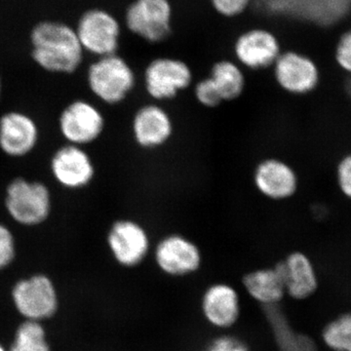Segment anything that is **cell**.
I'll list each match as a JSON object with an SVG mask.
<instances>
[{"mask_svg": "<svg viewBox=\"0 0 351 351\" xmlns=\"http://www.w3.org/2000/svg\"><path fill=\"white\" fill-rule=\"evenodd\" d=\"M32 58L39 68L55 75H73L82 66L83 49L77 34L68 25L43 23L32 34Z\"/></svg>", "mask_w": 351, "mask_h": 351, "instance_id": "obj_1", "label": "cell"}, {"mask_svg": "<svg viewBox=\"0 0 351 351\" xmlns=\"http://www.w3.org/2000/svg\"><path fill=\"white\" fill-rule=\"evenodd\" d=\"M4 207L14 223L34 228L49 219L53 209L52 193L43 182L17 177L7 184Z\"/></svg>", "mask_w": 351, "mask_h": 351, "instance_id": "obj_2", "label": "cell"}, {"mask_svg": "<svg viewBox=\"0 0 351 351\" xmlns=\"http://www.w3.org/2000/svg\"><path fill=\"white\" fill-rule=\"evenodd\" d=\"M86 82L97 100L108 106H117L134 91L137 76L125 59L113 54L98 58L90 64Z\"/></svg>", "mask_w": 351, "mask_h": 351, "instance_id": "obj_3", "label": "cell"}, {"mask_svg": "<svg viewBox=\"0 0 351 351\" xmlns=\"http://www.w3.org/2000/svg\"><path fill=\"white\" fill-rule=\"evenodd\" d=\"M11 298L16 311L25 321L43 323L52 318L59 308L56 286L45 274L20 279L13 286Z\"/></svg>", "mask_w": 351, "mask_h": 351, "instance_id": "obj_4", "label": "cell"}, {"mask_svg": "<svg viewBox=\"0 0 351 351\" xmlns=\"http://www.w3.org/2000/svg\"><path fill=\"white\" fill-rule=\"evenodd\" d=\"M58 128L66 144L85 147L104 134L106 119L98 106L84 99L69 101L60 112Z\"/></svg>", "mask_w": 351, "mask_h": 351, "instance_id": "obj_5", "label": "cell"}, {"mask_svg": "<svg viewBox=\"0 0 351 351\" xmlns=\"http://www.w3.org/2000/svg\"><path fill=\"white\" fill-rule=\"evenodd\" d=\"M271 69L277 86L291 96H308L322 82V73L315 60L299 51H284Z\"/></svg>", "mask_w": 351, "mask_h": 351, "instance_id": "obj_6", "label": "cell"}, {"mask_svg": "<svg viewBox=\"0 0 351 351\" xmlns=\"http://www.w3.org/2000/svg\"><path fill=\"white\" fill-rule=\"evenodd\" d=\"M193 82L191 66L176 58H156L145 69V92L156 103L173 100Z\"/></svg>", "mask_w": 351, "mask_h": 351, "instance_id": "obj_7", "label": "cell"}, {"mask_svg": "<svg viewBox=\"0 0 351 351\" xmlns=\"http://www.w3.org/2000/svg\"><path fill=\"white\" fill-rule=\"evenodd\" d=\"M108 250L121 267L133 269L144 262L151 250V237L135 219H117L107 234Z\"/></svg>", "mask_w": 351, "mask_h": 351, "instance_id": "obj_8", "label": "cell"}, {"mask_svg": "<svg viewBox=\"0 0 351 351\" xmlns=\"http://www.w3.org/2000/svg\"><path fill=\"white\" fill-rule=\"evenodd\" d=\"M125 22L132 34L149 43L165 40L171 34L169 0H135L127 8Z\"/></svg>", "mask_w": 351, "mask_h": 351, "instance_id": "obj_9", "label": "cell"}, {"mask_svg": "<svg viewBox=\"0 0 351 351\" xmlns=\"http://www.w3.org/2000/svg\"><path fill=\"white\" fill-rule=\"evenodd\" d=\"M50 172L54 181L69 191L87 188L94 181L96 167L85 147L66 144L50 159Z\"/></svg>", "mask_w": 351, "mask_h": 351, "instance_id": "obj_10", "label": "cell"}, {"mask_svg": "<svg viewBox=\"0 0 351 351\" xmlns=\"http://www.w3.org/2000/svg\"><path fill=\"white\" fill-rule=\"evenodd\" d=\"M253 182L258 193L267 199L286 201L297 195L300 176L292 164L279 157L263 158L256 165Z\"/></svg>", "mask_w": 351, "mask_h": 351, "instance_id": "obj_11", "label": "cell"}, {"mask_svg": "<svg viewBox=\"0 0 351 351\" xmlns=\"http://www.w3.org/2000/svg\"><path fill=\"white\" fill-rule=\"evenodd\" d=\"M154 261L166 276H188L200 269L202 254L193 240L180 233H171L159 240L154 249Z\"/></svg>", "mask_w": 351, "mask_h": 351, "instance_id": "obj_12", "label": "cell"}, {"mask_svg": "<svg viewBox=\"0 0 351 351\" xmlns=\"http://www.w3.org/2000/svg\"><path fill=\"white\" fill-rule=\"evenodd\" d=\"M40 141L36 120L22 110H9L0 117V151L10 158L32 154Z\"/></svg>", "mask_w": 351, "mask_h": 351, "instance_id": "obj_13", "label": "cell"}, {"mask_svg": "<svg viewBox=\"0 0 351 351\" xmlns=\"http://www.w3.org/2000/svg\"><path fill=\"white\" fill-rule=\"evenodd\" d=\"M78 38L83 49L98 58L117 54L121 29L119 21L104 10L88 11L78 24Z\"/></svg>", "mask_w": 351, "mask_h": 351, "instance_id": "obj_14", "label": "cell"}, {"mask_svg": "<svg viewBox=\"0 0 351 351\" xmlns=\"http://www.w3.org/2000/svg\"><path fill=\"white\" fill-rule=\"evenodd\" d=\"M174 134L170 113L158 103L147 104L138 108L132 119V135L138 147L156 149L167 144Z\"/></svg>", "mask_w": 351, "mask_h": 351, "instance_id": "obj_15", "label": "cell"}, {"mask_svg": "<svg viewBox=\"0 0 351 351\" xmlns=\"http://www.w3.org/2000/svg\"><path fill=\"white\" fill-rule=\"evenodd\" d=\"M281 53L280 43L276 34L265 29L247 31L234 43L237 62L251 71L272 68Z\"/></svg>", "mask_w": 351, "mask_h": 351, "instance_id": "obj_16", "label": "cell"}, {"mask_svg": "<svg viewBox=\"0 0 351 351\" xmlns=\"http://www.w3.org/2000/svg\"><path fill=\"white\" fill-rule=\"evenodd\" d=\"M201 313L208 324L218 329L234 326L239 319V294L228 283L212 284L201 298Z\"/></svg>", "mask_w": 351, "mask_h": 351, "instance_id": "obj_17", "label": "cell"}, {"mask_svg": "<svg viewBox=\"0 0 351 351\" xmlns=\"http://www.w3.org/2000/svg\"><path fill=\"white\" fill-rule=\"evenodd\" d=\"M245 290L258 304L274 306L286 295L285 276L281 261L274 267L253 270L242 278Z\"/></svg>", "mask_w": 351, "mask_h": 351, "instance_id": "obj_18", "label": "cell"}, {"mask_svg": "<svg viewBox=\"0 0 351 351\" xmlns=\"http://www.w3.org/2000/svg\"><path fill=\"white\" fill-rule=\"evenodd\" d=\"M282 263L286 295L297 301L311 297L318 288V278L311 258L302 252L289 254Z\"/></svg>", "mask_w": 351, "mask_h": 351, "instance_id": "obj_19", "label": "cell"}, {"mask_svg": "<svg viewBox=\"0 0 351 351\" xmlns=\"http://www.w3.org/2000/svg\"><path fill=\"white\" fill-rule=\"evenodd\" d=\"M209 77L218 89L223 101L237 100L246 88V77L239 64L230 60H221L212 66Z\"/></svg>", "mask_w": 351, "mask_h": 351, "instance_id": "obj_20", "label": "cell"}, {"mask_svg": "<svg viewBox=\"0 0 351 351\" xmlns=\"http://www.w3.org/2000/svg\"><path fill=\"white\" fill-rule=\"evenodd\" d=\"M9 351H52L43 323L25 321L16 330Z\"/></svg>", "mask_w": 351, "mask_h": 351, "instance_id": "obj_21", "label": "cell"}, {"mask_svg": "<svg viewBox=\"0 0 351 351\" xmlns=\"http://www.w3.org/2000/svg\"><path fill=\"white\" fill-rule=\"evenodd\" d=\"M322 339L332 351H351V313L341 314L328 323L323 329Z\"/></svg>", "mask_w": 351, "mask_h": 351, "instance_id": "obj_22", "label": "cell"}, {"mask_svg": "<svg viewBox=\"0 0 351 351\" xmlns=\"http://www.w3.org/2000/svg\"><path fill=\"white\" fill-rule=\"evenodd\" d=\"M335 182L341 195L351 202V151L343 154L337 161Z\"/></svg>", "mask_w": 351, "mask_h": 351, "instance_id": "obj_23", "label": "cell"}, {"mask_svg": "<svg viewBox=\"0 0 351 351\" xmlns=\"http://www.w3.org/2000/svg\"><path fill=\"white\" fill-rule=\"evenodd\" d=\"M17 253V243L11 228L0 223V272L10 267Z\"/></svg>", "mask_w": 351, "mask_h": 351, "instance_id": "obj_24", "label": "cell"}, {"mask_svg": "<svg viewBox=\"0 0 351 351\" xmlns=\"http://www.w3.org/2000/svg\"><path fill=\"white\" fill-rule=\"evenodd\" d=\"M195 98L202 107L207 108H218L223 103L218 89L215 86L211 78H206L196 82L195 86Z\"/></svg>", "mask_w": 351, "mask_h": 351, "instance_id": "obj_25", "label": "cell"}, {"mask_svg": "<svg viewBox=\"0 0 351 351\" xmlns=\"http://www.w3.org/2000/svg\"><path fill=\"white\" fill-rule=\"evenodd\" d=\"M334 58L338 68L351 78V27L343 32L337 41Z\"/></svg>", "mask_w": 351, "mask_h": 351, "instance_id": "obj_26", "label": "cell"}, {"mask_svg": "<svg viewBox=\"0 0 351 351\" xmlns=\"http://www.w3.org/2000/svg\"><path fill=\"white\" fill-rule=\"evenodd\" d=\"M205 351H250L247 343L232 335H221L210 341Z\"/></svg>", "mask_w": 351, "mask_h": 351, "instance_id": "obj_27", "label": "cell"}, {"mask_svg": "<svg viewBox=\"0 0 351 351\" xmlns=\"http://www.w3.org/2000/svg\"><path fill=\"white\" fill-rule=\"evenodd\" d=\"M215 10L225 17H235L244 12L250 0H211Z\"/></svg>", "mask_w": 351, "mask_h": 351, "instance_id": "obj_28", "label": "cell"}, {"mask_svg": "<svg viewBox=\"0 0 351 351\" xmlns=\"http://www.w3.org/2000/svg\"><path fill=\"white\" fill-rule=\"evenodd\" d=\"M2 93H3V82H2V78L0 76V99H1Z\"/></svg>", "mask_w": 351, "mask_h": 351, "instance_id": "obj_29", "label": "cell"}, {"mask_svg": "<svg viewBox=\"0 0 351 351\" xmlns=\"http://www.w3.org/2000/svg\"><path fill=\"white\" fill-rule=\"evenodd\" d=\"M0 351H9L8 348H6L5 346L2 345L1 343H0Z\"/></svg>", "mask_w": 351, "mask_h": 351, "instance_id": "obj_30", "label": "cell"}, {"mask_svg": "<svg viewBox=\"0 0 351 351\" xmlns=\"http://www.w3.org/2000/svg\"><path fill=\"white\" fill-rule=\"evenodd\" d=\"M348 89H350V93L351 94V80H350V83H348Z\"/></svg>", "mask_w": 351, "mask_h": 351, "instance_id": "obj_31", "label": "cell"}]
</instances>
